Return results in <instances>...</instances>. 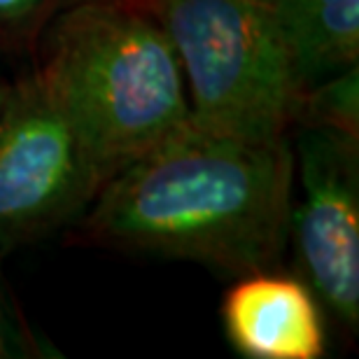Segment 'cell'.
I'll return each mask as SVG.
<instances>
[{"instance_id":"cell-10","label":"cell","mask_w":359,"mask_h":359,"mask_svg":"<svg viewBox=\"0 0 359 359\" xmlns=\"http://www.w3.org/2000/svg\"><path fill=\"white\" fill-rule=\"evenodd\" d=\"M56 355L47 343L38 341L33 329L21 315L17 299L12 297L10 287L5 283L3 266H0V359H19V357H49Z\"/></svg>"},{"instance_id":"cell-1","label":"cell","mask_w":359,"mask_h":359,"mask_svg":"<svg viewBox=\"0 0 359 359\" xmlns=\"http://www.w3.org/2000/svg\"><path fill=\"white\" fill-rule=\"evenodd\" d=\"M292 201L290 135L245 138L189 121L107 180L80 238L241 278L280 266Z\"/></svg>"},{"instance_id":"cell-6","label":"cell","mask_w":359,"mask_h":359,"mask_svg":"<svg viewBox=\"0 0 359 359\" xmlns=\"http://www.w3.org/2000/svg\"><path fill=\"white\" fill-rule=\"evenodd\" d=\"M322 308L304 278L266 269L233 278L222 301V325L245 359H320L327 353Z\"/></svg>"},{"instance_id":"cell-9","label":"cell","mask_w":359,"mask_h":359,"mask_svg":"<svg viewBox=\"0 0 359 359\" xmlns=\"http://www.w3.org/2000/svg\"><path fill=\"white\" fill-rule=\"evenodd\" d=\"M75 0H0V52L35 56L47 26Z\"/></svg>"},{"instance_id":"cell-8","label":"cell","mask_w":359,"mask_h":359,"mask_svg":"<svg viewBox=\"0 0 359 359\" xmlns=\"http://www.w3.org/2000/svg\"><path fill=\"white\" fill-rule=\"evenodd\" d=\"M359 135V66L327 77L301 93L297 121Z\"/></svg>"},{"instance_id":"cell-2","label":"cell","mask_w":359,"mask_h":359,"mask_svg":"<svg viewBox=\"0 0 359 359\" xmlns=\"http://www.w3.org/2000/svg\"><path fill=\"white\" fill-rule=\"evenodd\" d=\"M33 61L110 175L191 121L175 49L140 0H75L42 33Z\"/></svg>"},{"instance_id":"cell-3","label":"cell","mask_w":359,"mask_h":359,"mask_svg":"<svg viewBox=\"0 0 359 359\" xmlns=\"http://www.w3.org/2000/svg\"><path fill=\"white\" fill-rule=\"evenodd\" d=\"M182 68L191 121L280 138L294 131L301 82L276 0H140Z\"/></svg>"},{"instance_id":"cell-11","label":"cell","mask_w":359,"mask_h":359,"mask_svg":"<svg viewBox=\"0 0 359 359\" xmlns=\"http://www.w3.org/2000/svg\"><path fill=\"white\" fill-rule=\"evenodd\" d=\"M5 87H7V84H0V98H3V91H5Z\"/></svg>"},{"instance_id":"cell-5","label":"cell","mask_w":359,"mask_h":359,"mask_svg":"<svg viewBox=\"0 0 359 359\" xmlns=\"http://www.w3.org/2000/svg\"><path fill=\"white\" fill-rule=\"evenodd\" d=\"M290 236L301 278L346 329L359 325V135L299 124Z\"/></svg>"},{"instance_id":"cell-7","label":"cell","mask_w":359,"mask_h":359,"mask_svg":"<svg viewBox=\"0 0 359 359\" xmlns=\"http://www.w3.org/2000/svg\"><path fill=\"white\" fill-rule=\"evenodd\" d=\"M301 91L359 66V0H276Z\"/></svg>"},{"instance_id":"cell-4","label":"cell","mask_w":359,"mask_h":359,"mask_svg":"<svg viewBox=\"0 0 359 359\" xmlns=\"http://www.w3.org/2000/svg\"><path fill=\"white\" fill-rule=\"evenodd\" d=\"M110 168L40 70L0 98V255L80 222Z\"/></svg>"}]
</instances>
